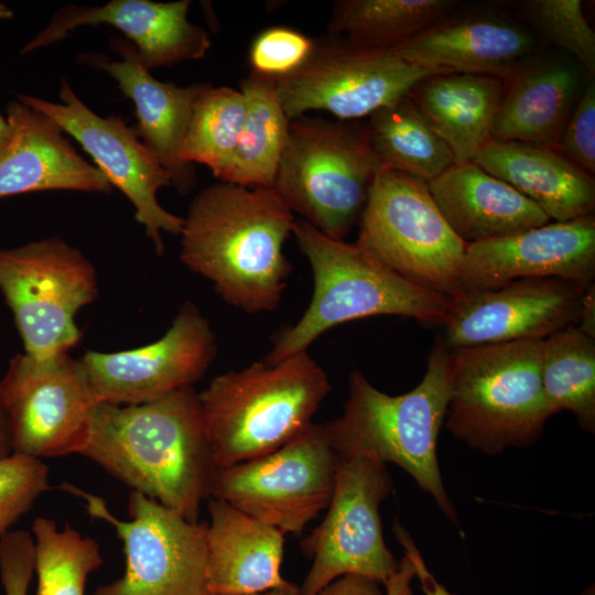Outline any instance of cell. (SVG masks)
<instances>
[{"mask_svg": "<svg viewBox=\"0 0 595 595\" xmlns=\"http://www.w3.org/2000/svg\"><path fill=\"white\" fill-rule=\"evenodd\" d=\"M79 454L192 522L217 468L193 387L139 404H96Z\"/></svg>", "mask_w": 595, "mask_h": 595, "instance_id": "cell-1", "label": "cell"}, {"mask_svg": "<svg viewBox=\"0 0 595 595\" xmlns=\"http://www.w3.org/2000/svg\"><path fill=\"white\" fill-rule=\"evenodd\" d=\"M183 220L181 261L226 303L249 314L279 306L292 270L283 246L295 218L272 187L218 181L193 197Z\"/></svg>", "mask_w": 595, "mask_h": 595, "instance_id": "cell-2", "label": "cell"}, {"mask_svg": "<svg viewBox=\"0 0 595 595\" xmlns=\"http://www.w3.org/2000/svg\"><path fill=\"white\" fill-rule=\"evenodd\" d=\"M348 391L343 414L322 423L336 455L397 464L457 526V515L444 487L436 456L450 397L448 349L442 339H435L426 371L411 391L398 396L385 393L359 370L350 374Z\"/></svg>", "mask_w": 595, "mask_h": 595, "instance_id": "cell-3", "label": "cell"}, {"mask_svg": "<svg viewBox=\"0 0 595 595\" xmlns=\"http://www.w3.org/2000/svg\"><path fill=\"white\" fill-rule=\"evenodd\" d=\"M329 390L325 370L307 351L279 361L263 358L216 376L197 393L215 466L283 446L313 423Z\"/></svg>", "mask_w": 595, "mask_h": 595, "instance_id": "cell-4", "label": "cell"}, {"mask_svg": "<svg viewBox=\"0 0 595 595\" xmlns=\"http://www.w3.org/2000/svg\"><path fill=\"white\" fill-rule=\"evenodd\" d=\"M292 235L310 262L313 294L300 320L275 335L267 360L306 351L332 327L357 318L396 315L424 325L445 320L454 299L410 282L356 242L333 239L301 218Z\"/></svg>", "mask_w": 595, "mask_h": 595, "instance_id": "cell-5", "label": "cell"}, {"mask_svg": "<svg viewBox=\"0 0 595 595\" xmlns=\"http://www.w3.org/2000/svg\"><path fill=\"white\" fill-rule=\"evenodd\" d=\"M540 338L448 350V431L494 455L539 439L551 415L541 383Z\"/></svg>", "mask_w": 595, "mask_h": 595, "instance_id": "cell-6", "label": "cell"}, {"mask_svg": "<svg viewBox=\"0 0 595 595\" xmlns=\"http://www.w3.org/2000/svg\"><path fill=\"white\" fill-rule=\"evenodd\" d=\"M380 167L367 122L302 116L290 120L272 188L293 214L344 240L359 221Z\"/></svg>", "mask_w": 595, "mask_h": 595, "instance_id": "cell-7", "label": "cell"}, {"mask_svg": "<svg viewBox=\"0 0 595 595\" xmlns=\"http://www.w3.org/2000/svg\"><path fill=\"white\" fill-rule=\"evenodd\" d=\"M358 223L356 244L385 266L451 299L464 294L467 245L448 226L425 182L381 166Z\"/></svg>", "mask_w": 595, "mask_h": 595, "instance_id": "cell-8", "label": "cell"}, {"mask_svg": "<svg viewBox=\"0 0 595 595\" xmlns=\"http://www.w3.org/2000/svg\"><path fill=\"white\" fill-rule=\"evenodd\" d=\"M0 291L11 310L24 354H67L82 337L77 312L98 295L93 263L54 236L0 248Z\"/></svg>", "mask_w": 595, "mask_h": 595, "instance_id": "cell-9", "label": "cell"}, {"mask_svg": "<svg viewBox=\"0 0 595 595\" xmlns=\"http://www.w3.org/2000/svg\"><path fill=\"white\" fill-rule=\"evenodd\" d=\"M62 488L84 499L87 512L111 524L123 543V574L94 595H209L207 523L188 521L136 490L128 499L130 520H120L102 498L66 483Z\"/></svg>", "mask_w": 595, "mask_h": 595, "instance_id": "cell-10", "label": "cell"}, {"mask_svg": "<svg viewBox=\"0 0 595 595\" xmlns=\"http://www.w3.org/2000/svg\"><path fill=\"white\" fill-rule=\"evenodd\" d=\"M392 489L386 464L338 457L335 485L324 520L301 548L313 560L299 595H316L335 580L358 575L385 584L399 561L387 548L379 515Z\"/></svg>", "mask_w": 595, "mask_h": 595, "instance_id": "cell-11", "label": "cell"}, {"mask_svg": "<svg viewBox=\"0 0 595 595\" xmlns=\"http://www.w3.org/2000/svg\"><path fill=\"white\" fill-rule=\"evenodd\" d=\"M338 456L322 423L266 455L216 468L209 497L285 533L300 534L333 495Z\"/></svg>", "mask_w": 595, "mask_h": 595, "instance_id": "cell-12", "label": "cell"}, {"mask_svg": "<svg viewBox=\"0 0 595 595\" xmlns=\"http://www.w3.org/2000/svg\"><path fill=\"white\" fill-rule=\"evenodd\" d=\"M446 72L411 64L391 50H369L343 36L315 39L312 52L294 72L277 79L289 120L312 110L353 121L407 96L421 79Z\"/></svg>", "mask_w": 595, "mask_h": 595, "instance_id": "cell-13", "label": "cell"}, {"mask_svg": "<svg viewBox=\"0 0 595 595\" xmlns=\"http://www.w3.org/2000/svg\"><path fill=\"white\" fill-rule=\"evenodd\" d=\"M12 454L42 459L79 454L96 404L78 359L15 355L0 381Z\"/></svg>", "mask_w": 595, "mask_h": 595, "instance_id": "cell-14", "label": "cell"}, {"mask_svg": "<svg viewBox=\"0 0 595 595\" xmlns=\"http://www.w3.org/2000/svg\"><path fill=\"white\" fill-rule=\"evenodd\" d=\"M58 93L61 102L21 93L15 97L50 116L82 145L112 187L131 202L136 220L143 226L156 253H163L162 232L178 236L184 221L158 201L159 190L171 185L169 174L122 117L96 113L79 99L66 78L62 79Z\"/></svg>", "mask_w": 595, "mask_h": 595, "instance_id": "cell-15", "label": "cell"}, {"mask_svg": "<svg viewBox=\"0 0 595 595\" xmlns=\"http://www.w3.org/2000/svg\"><path fill=\"white\" fill-rule=\"evenodd\" d=\"M216 353L209 322L187 301L158 340L116 353L88 350L78 361L97 403L139 404L192 387Z\"/></svg>", "mask_w": 595, "mask_h": 595, "instance_id": "cell-16", "label": "cell"}, {"mask_svg": "<svg viewBox=\"0 0 595 595\" xmlns=\"http://www.w3.org/2000/svg\"><path fill=\"white\" fill-rule=\"evenodd\" d=\"M584 286L561 278H523L454 299L442 323L448 350L540 338L576 327Z\"/></svg>", "mask_w": 595, "mask_h": 595, "instance_id": "cell-17", "label": "cell"}, {"mask_svg": "<svg viewBox=\"0 0 595 595\" xmlns=\"http://www.w3.org/2000/svg\"><path fill=\"white\" fill-rule=\"evenodd\" d=\"M561 278L584 286L595 279V216L553 221L522 232L466 246L464 293L523 278Z\"/></svg>", "mask_w": 595, "mask_h": 595, "instance_id": "cell-18", "label": "cell"}, {"mask_svg": "<svg viewBox=\"0 0 595 595\" xmlns=\"http://www.w3.org/2000/svg\"><path fill=\"white\" fill-rule=\"evenodd\" d=\"M109 45L119 61L100 52H86L77 56L78 63L102 71L116 80L134 105V129L140 140L166 171L177 193L188 194L197 184L196 169L183 159L182 148L194 104L210 83L178 86L161 82L145 68L131 42L111 35Z\"/></svg>", "mask_w": 595, "mask_h": 595, "instance_id": "cell-19", "label": "cell"}, {"mask_svg": "<svg viewBox=\"0 0 595 595\" xmlns=\"http://www.w3.org/2000/svg\"><path fill=\"white\" fill-rule=\"evenodd\" d=\"M192 1L111 0L101 6L67 3L26 42L21 55L65 40L80 26L108 24L133 44L150 72L160 67L197 61L212 47L208 32L187 19Z\"/></svg>", "mask_w": 595, "mask_h": 595, "instance_id": "cell-20", "label": "cell"}, {"mask_svg": "<svg viewBox=\"0 0 595 595\" xmlns=\"http://www.w3.org/2000/svg\"><path fill=\"white\" fill-rule=\"evenodd\" d=\"M6 111L12 136L0 154V198L44 191L112 192L105 174L77 152L50 116L17 98Z\"/></svg>", "mask_w": 595, "mask_h": 595, "instance_id": "cell-21", "label": "cell"}, {"mask_svg": "<svg viewBox=\"0 0 595 595\" xmlns=\"http://www.w3.org/2000/svg\"><path fill=\"white\" fill-rule=\"evenodd\" d=\"M540 48L526 28L499 17H448L391 51L420 67L508 80Z\"/></svg>", "mask_w": 595, "mask_h": 595, "instance_id": "cell-22", "label": "cell"}, {"mask_svg": "<svg viewBox=\"0 0 595 595\" xmlns=\"http://www.w3.org/2000/svg\"><path fill=\"white\" fill-rule=\"evenodd\" d=\"M206 583L209 594L266 592L288 585L281 575L284 533L209 497Z\"/></svg>", "mask_w": 595, "mask_h": 595, "instance_id": "cell-23", "label": "cell"}, {"mask_svg": "<svg viewBox=\"0 0 595 595\" xmlns=\"http://www.w3.org/2000/svg\"><path fill=\"white\" fill-rule=\"evenodd\" d=\"M428 187L448 226L466 245L512 236L551 220L474 161L455 163Z\"/></svg>", "mask_w": 595, "mask_h": 595, "instance_id": "cell-24", "label": "cell"}, {"mask_svg": "<svg viewBox=\"0 0 595 595\" xmlns=\"http://www.w3.org/2000/svg\"><path fill=\"white\" fill-rule=\"evenodd\" d=\"M473 161L554 221L594 215V177L555 148L490 139Z\"/></svg>", "mask_w": 595, "mask_h": 595, "instance_id": "cell-25", "label": "cell"}, {"mask_svg": "<svg viewBox=\"0 0 595 595\" xmlns=\"http://www.w3.org/2000/svg\"><path fill=\"white\" fill-rule=\"evenodd\" d=\"M505 87V79L491 75L442 73L418 82L408 96L455 163H466L491 139Z\"/></svg>", "mask_w": 595, "mask_h": 595, "instance_id": "cell-26", "label": "cell"}, {"mask_svg": "<svg viewBox=\"0 0 595 595\" xmlns=\"http://www.w3.org/2000/svg\"><path fill=\"white\" fill-rule=\"evenodd\" d=\"M578 76L561 61L524 64L500 99L491 139L555 148L580 96Z\"/></svg>", "mask_w": 595, "mask_h": 595, "instance_id": "cell-27", "label": "cell"}, {"mask_svg": "<svg viewBox=\"0 0 595 595\" xmlns=\"http://www.w3.org/2000/svg\"><path fill=\"white\" fill-rule=\"evenodd\" d=\"M246 113L228 171L220 182L246 187H273L289 137L277 79L250 72L239 84Z\"/></svg>", "mask_w": 595, "mask_h": 595, "instance_id": "cell-28", "label": "cell"}, {"mask_svg": "<svg viewBox=\"0 0 595 595\" xmlns=\"http://www.w3.org/2000/svg\"><path fill=\"white\" fill-rule=\"evenodd\" d=\"M455 0H338L327 23L329 35L369 50H392L451 17Z\"/></svg>", "mask_w": 595, "mask_h": 595, "instance_id": "cell-29", "label": "cell"}, {"mask_svg": "<svg viewBox=\"0 0 595 595\" xmlns=\"http://www.w3.org/2000/svg\"><path fill=\"white\" fill-rule=\"evenodd\" d=\"M367 130L371 150L382 167L428 184L455 164L446 143L408 95L370 115Z\"/></svg>", "mask_w": 595, "mask_h": 595, "instance_id": "cell-30", "label": "cell"}, {"mask_svg": "<svg viewBox=\"0 0 595 595\" xmlns=\"http://www.w3.org/2000/svg\"><path fill=\"white\" fill-rule=\"evenodd\" d=\"M542 391L551 415L569 411L595 431V339L569 327L542 342Z\"/></svg>", "mask_w": 595, "mask_h": 595, "instance_id": "cell-31", "label": "cell"}, {"mask_svg": "<svg viewBox=\"0 0 595 595\" xmlns=\"http://www.w3.org/2000/svg\"><path fill=\"white\" fill-rule=\"evenodd\" d=\"M245 113L246 102L239 89L214 87L210 83L194 104L183 159L207 166L221 181L230 166Z\"/></svg>", "mask_w": 595, "mask_h": 595, "instance_id": "cell-32", "label": "cell"}, {"mask_svg": "<svg viewBox=\"0 0 595 595\" xmlns=\"http://www.w3.org/2000/svg\"><path fill=\"white\" fill-rule=\"evenodd\" d=\"M32 536L36 595H85L88 575L104 562L99 544L45 517L34 520Z\"/></svg>", "mask_w": 595, "mask_h": 595, "instance_id": "cell-33", "label": "cell"}, {"mask_svg": "<svg viewBox=\"0 0 595 595\" xmlns=\"http://www.w3.org/2000/svg\"><path fill=\"white\" fill-rule=\"evenodd\" d=\"M529 23L549 42L573 55L595 75V32L580 0H527L519 2Z\"/></svg>", "mask_w": 595, "mask_h": 595, "instance_id": "cell-34", "label": "cell"}, {"mask_svg": "<svg viewBox=\"0 0 595 595\" xmlns=\"http://www.w3.org/2000/svg\"><path fill=\"white\" fill-rule=\"evenodd\" d=\"M50 488L42 459L11 454L0 458V539Z\"/></svg>", "mask_w": 595, "mask_h": 595, "instance_id": "cell-35", "label": "cell"}, {"mask_svg": "<svg viewBox=\"0 0 595 595\" xmlns=\"http://www.w3.org/2000/svg\"><path fill=\"white\" fill-rule=\"evenodd\" d=\"M314 45L302 32L288 26H272L261 31L249 50L251 72L271 78L283 77L299 68Z\"/></svg>", "mask_w": 595, "mask_h": 595, "instance_id": "cell-36", "label": "cell"}, {"mask_svg": "<svg viewBox=\"0 0 595 595\" xmlns=\"http://www.w3.org/2000/svg\"><path fill=\"white\" fill-rule=\"evenodd\" d=\"M555 149L593 175L595 172V84L581 91Z\"/></svg>", "mask_w": 595, "mask_h": 595, "instance_id": "cell-37", "label": "cell"}, {"mask_svg": "<svg viewBox=\"0 0 595 595\" xmlns=\"http://www.w3.org/2000/svg\"><path fill=\"white\" fill-rule=\"evenodd\" d=\"M34 573V539L24 530L0 539V578L4 595H28Z\"/></svg>", "mask_w": 595, "mask_h": 595, "instance_id": "cell-38", "label": "cell"}, {"mask_svg": "<svg viewBox=\"0 0 595 595\" xmlns=\"http://www.w3.org/2000/svg\"><path fill=\"white\" fill-rule=\"evenodd\" d=\"M397 540L404 549L415 567V574L421 583L422 591L425 595H453L442 584H440L428 570L420 551L415 547L413 540L404 529H398L394 533Z\"/></svg>", "mask_w": 595, "mask_h": 595, "instance_id": "cell-39", "label": "cell"}, {"mask_svg": "<svg viewBox=\"0 0 595 595\" xmlns=\"http://www.w3.org/2000/svg\"><path fill=\"white\" fill-rule=\"evenodd\" d=\"M316 595H382V591L380 584L372 580L358 575H345L328 584Z\"/></svg>", "mask_w": 595, "mask_h": 595, "instance_id": "cell-40", "label": "cell"}, {"mask_svg": "<svg viewBox=\"0 0 595 595\" xmlns=\"http://www.w3.org/2000/svg\"><path fill=\"white\" fill-rule=\"evenodd\" d=\"M416 577L415 567L411 558L404 553L399 561L398 570L383 584L386 595H413L411 582Z\"/></svg>", "mask_w": 595, "mask_h": 595, "instance_id": "cell-41", "label": "cell"}, {"mask_svg": "<svg viewBox=\"0 0 595 595\" xmlns=\"http://www.w3.org/2000/svg\"><path fill=\"white\" fill-rule=\"evenodd\" d=\"M576 328L595 339V285L589 284L584 292Z\"/></svg>", "mask_w": 595, "mask_h": 595, "instance_id": "cell-42", "label": "cell"}, {"mask_svg": "<svg viewBox=\"0 0 595 595\" xmlns=\"http://www.w3.org/2000/svg\"><path fill=\"white\" fill-rule=\"evenodd\" d=\"M12 15H13V12L4 4L0 3V20L11 19ZM11 136H12V128L10 123L8 122L7 118H4L0 113V154L8 147L11 140Z\"/></svg>", "mask_w": 595, "mask_h": 595, "instance_id": "cell-43", "label": "cell"}, {"mask_svg": "<svg viewBox=\"0 0 595 595\" xmlns=\"http://www.w3.org/2000/svg\"><path fill=\"white\" fill-rule=\"evenodd\" d=\"M12 454L11 437L7 414L0 398V458L8 457Z\"/></svg>", "mask_w": 595, "mask_h": 595, "instance_id": "cell-44", "label": "cell"}, {"mask_svg": "<svg viewBox=\"0 0 595 595\" xmlns=\"http://www.w3.org/2000/svg\"><path fill=\"white\" fill-rule=\"evenodd\" d=\"M209 595H299V586L289 583L285 586L272 588L266 592L259 593H246V594H209Z\"/></svg>", "mask_w": 595, "mask_h": 595, "instance_id": "cell-45", "label": "cell"}, {"mask_svg": "<svg viewBox=\"0 0 595 595\" xmlns=\"http://www.w3.org/2000/svg\"><path fill=\"white\" fill-rule=\"evenodd\" d=\"M582 595H594V587L592 585V587L589 586L588 588L584 589V592L582 593Z\"/></svg>", "mask_w": 595, "mask_h": 595, "instance_id": "cell-46", "label": "cell"}]
</instances>
